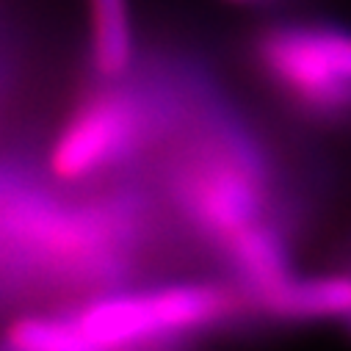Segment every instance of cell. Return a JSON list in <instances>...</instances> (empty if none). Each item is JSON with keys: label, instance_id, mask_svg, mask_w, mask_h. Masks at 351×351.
Here are the masks:
<instances>
[{"label": "cell", "instance_id": "2", "mask_svg": "<svg viewBox=\"0 0 351 351\" xmlns=\"http://www.w3.org/2000/svg\"><path fill=\"white\" fill-rule=\"evenodd\" d=\"M89 12V69L95 80L128 77L138 58V36L130 0H86Z\"/></svg>", "mask_w": 351, "mask_h": 351}, {"label": "cell", "instance_id": "4", "mask_svg": "<svg viewBox=\"0 0 351 351\" xmlns=\"http://www.w3.org/2000/svg\"><path fill=\"white\" fill-rule=\"evenodd\" d=\"M227 3H235V6H254V0H227Z\"/></svg>", "mask_w": 351, "mask_h": 351}, {"label": "cell", "instance_id": "1", "mask_svg": "<svg viewBox=\"0 0 351 351\" xmlns=\"http://www.w3.org/2000/svg\"><path fill=\"white\" fill-rule=\"evenodd\" d=\"M252 83L291 125L351 133V25L332 17H269L241 42Z\"/></svg>", "mask_w": 351, "mask_h": 351}, {"label": "cell", "instance_id": "3", "mask_svg": "<svg viewBox=\"0 0 351 351\" xmlns=\"http://www.w3.org/2000/svg\"><path fill=\"white\" fill-rule=\"evenodd\" d=\"M288 3H299V0H254V6L269 9V6H288Z\"/></svg>", "mask_w": 351, "mask_h": 351}]
</instances>
